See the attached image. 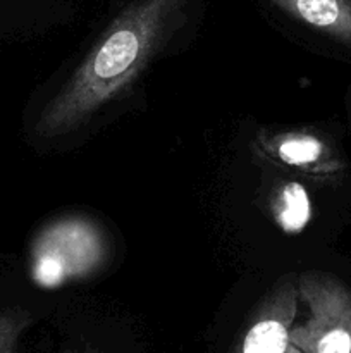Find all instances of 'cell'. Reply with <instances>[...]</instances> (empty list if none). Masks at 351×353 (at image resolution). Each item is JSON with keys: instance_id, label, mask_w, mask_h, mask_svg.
Masks as SVG:
<instances>
[{"instance_id": "1", "label": "cell", "mask_w": 351, "mask_h": 353, "mask_svg": "<svg viewBox=\"0 0 351 353\" xmlns=\"http://www.w3.org/2000/svg\"><path fill=\"white\" fill-rule=\"evenodd\" d=\"M181 6L182 0H133L124 7L38 114L34 134H69L120 99L164 47Z\"/></svg>"}, {"instance_id": "2", "label": "cell", "mask_w": 351, "mask_h": 353, "mask_svg": "<svg viewBox=\"0 0 351 353\" xmlns=\"http://www.w3.org/2000/svg\"><path fill=\"white\" fill-rule=\"evenodd\" d=\"M299 300L308 319L291 327V341L305 353H351V293L317 271L298 276Z\"/></svg>"}, {"instance_id": "3", "label": "cell", "mask_w": 351, "mask_h": 353, "mask_svg": "<svg viewBox=\"0 0 351 353\" xmlns=\"http://www.w3.org/2000/svg\"><path fill=\"white\" fill-rule=\"evenodd\" d=\"M103 257V241L92 223L64 219L48 228L34 245L33 274L47 288L89 274Z\"/></svg>"}, {"instance_id": "4", "label": "cell", "mask_w": 351, "mask_h": 353, "mask_svg": "<svg viewBox=\"0 0 351 353\" xmlns=\"http://www.w3.org/2000/svg\"><path fill=\"white\" fill-rule=\"evenodd\" d=\"M298 300V278H282L253 312L233 353H305L291 341Z\"/></svg>"}, {"instance_id": "5", "label": "cell", "mask_w": 351, "mask_h": 353, "mask_svg": "<svg viewBox=\"0 0 351 353\" xmlns=\"http://www.w3.org/2000/svg\"><path fill=\"white\" fill-rule=\"evenodd\" d=\"M305 26L351 45V0H268Z\"/></svg>"}, {"instance_id": "6", "label": "cell", "mask_w": 351, "mask_h": 353, "mask_svg": "<svg viewBox=\"0 0 351 353\" xmlns=\"http://www.w3.org/2000/svg\"><path fill=\"white\" fill-rule=\"evenodd\" d=\"M274 210L275 219L279 221L282 230L289 231V233L303 230L312 214L308 195L298 183H289L279 192Z\"/></svg>"}, {"instance_id": "7", "label": "cell", "mask_w": 351, "mask_h": 353, "mask_svg": "<svg viewBox=\"0 0 351 353\" xmlns=\"http://www.w3.org/2000/svg\"><path fill=\"white\" fill-rule=\"evenodd\" d=\"M279 159L298 168H315L323 155V145L312 134H286L275 145Z\"/></svg>"}, {"instance_id": "8", "label": "cell", "mask_w": 351, "mask_h": 353, "mask_svg": "<svg viewBox=\"0 0 351 353\" xmlns=\"http://www.w3.org/2000/svg\"><path fill=\"white\" fill-rule=\"evenodd\" d=\"M33 323L28 310L12 307L0 309V353H16L21 336Z\"/></svg>"}, {"instance_id": "9", "label": "cell", "mask_w": 351, "mask_h": 353, "mask_svg": "<svg viewBox=\"0 0 351 353\" xmlns=\"http://www.w3.org/2000/svg\"><path fill=\"white\" fill-rule=\"evenodd\" d=\"M81 353H92V352H81Z\"/></svg>"}]
</instances>
